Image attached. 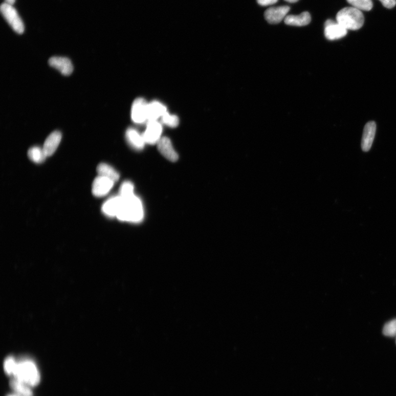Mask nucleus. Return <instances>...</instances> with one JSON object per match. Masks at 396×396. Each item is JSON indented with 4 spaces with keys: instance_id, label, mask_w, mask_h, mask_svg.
Returning <instances> with one entry per match:
<instances>
[{
    "instance_id": "nucleus-1",
    "label": "nucleus",
    "mask_w": 396,
    "mask_h": 396,
    "mask_svg": "<svg viewBox=\"0 0 396 396\" xmlns=\"http://www.w3.org/2000/svg\"><path fill=\"white\" fill-rule=\"evenodd\" d=\"M116 217L122 222L138 223L142 221L143 209L141 200L135 195L123 199L122 207Z\"/></svg>"
},
{
    "instance_id": "nucleus-2",
    "label": "nucleus",
    "mask_w": 396,
    "mask_h": 396,
    "mask_svg": "<svg viewBox=\"0 0 396 396\" xmlns=\"http://www.w3.org/2000/svg\"><path fill=\"white\" fill-rule=\"evenodd\" d=\"M12 375L29 386H35L39 383V372L34 363L30 360L17 362Z\"/></svg>"
},
{
    "instance_id": "nucleus-3",
    "label": "nucleus",
    "mask_w": 396,
    "mask_h": 396,
    "mask_svg": "<svg viewBox=\"0 0 396 396\" xmlns=\"http://www.w3.org/2000/svg\"><path fill=\"white\" fill-rule=\"evenodd\" d=\"M336 21L347 30L356 31L364 23V17L361 11L355 7H345L336 15Z\"/></svg>"
},
{
    "instance_id": "nucleus-4",
    "label": "nucleus",
    "mask_w": 396,
    "mask_h": 396,
    "mask_svg": "<svg viewBox=\"0 0 396 396\" xmlns=\"http://www.w3.org/2000/svg\"><path fill=\"white\" fill-rule=\"evenodd\" d=\"M3 16L11 26L13 30L19 34L25 32V25L16 9L12 5L3 3L0 7Z\"/></svg>"
},
{
    "instance_id": "nucleus-5",
    "label": "nucleus",
    "mask_w": 396,
    "mask_h": 396,
    "mask_svg": "<svg viewBox=\"0 0 396 396\" xmlns=\"http://www.w3.org/2000/svg\"><path fill=\"white\" fill-rule=\"evenodd\" d=\"M163 127L158 121H148L146 130L142 135L145 144H157L162 134Z\"/></svg>"
},
{
    "instance_id": "nucleus-6",
    "label": "nucleus",
    "mask_w": 396,
    "mask_h": 396,
    "mask_svg": "<svg viewBox=\"0 0 396 396\" xmlns=\"http://www.w3.org/2000/svg\"><path fill=\"white\" fill-rule=\"evenodd\" d=\"M148 104L143 98L137 99L132 105L131 110V120L135 123L142 124L147 119V108Z\"/></svg>"
},
{
    "instance_id": "nucleus-7",
    "label": "nucleus",
    "mask_w": 396,
    "mask_h": 396,
    "mask_svg": "<svg viewBox=\"0 0 396 396\" xmlns=\"http://www.w3.org/2000/svg\"><path fill=\"white\" fill-rule=\"evenodd\" d=\"M325 37L329 40L341 39L347 34L346 29L332 19H328L325 24Z\"/></svg>"
},
{
    "instance_id": "nucleus-8",
    "label": "nucleus",
    "mask_w": 396,
    "mask_h": 396,
    "mask_svg": "<svg viewBox=\"0 0 396 396\" xmlns=\"http://www.w3.org/2000/svg\"><path fill=\"white\" fill-rule=\"evenodd\" d=\"M290 10V7L288 6L271 7L264 13V17L270 24H279L287 16Z\"/></svg>"
},
{
    "instance_id": "nucleus-9",
    "label": "nucleus",
    "mask_w": 396,
    "mask_h": 396,
    "mask_svg": "<svg viewBox=\"0 0 396 396\" xmlns=\"http://www.w3.org/2000/svg\"><path fill=\"white\" fill-rule=\"evenodd\" d=\"M115 182L106 178L99 175L93 183L92 192L94 196L102 197L106 195L114 186Z\"/></svg>"
},
{
    "instance_id": "nucleus-10",
    "label": "nucleus",
    "mask_w": 396,
    "mask_h": 396,
    "mask_svg": "<svg viewBox=\"0 0 396 396\" xmlns=\"http://www.w3.org/2000/svg\"><path fill=\"white\" fill-rule=\"evenodd\" d=\"M49 63L51 67L60 72L64 76H69L73 71V64L67 57L54 56L51 57Z\"/></svg>"
},
{
    "instance_id": "nucleus-11",
    "label": "nucleus",
    "mask_w": 396,
    "mask_h": 396,
    "mask_svg": "<svg viewBox=\"0 0 396 396\" xmlns=\"http://www.w3.org/2000/svg\"><path fill=\"white\" fill-rule=\"evenodd\" d=\"M159 152L167 160L175 162L179 159L178 154L173 147L170 139L164 137L160 139L157 144Z\"/></svg>"
},
{
    "instance_id": "nucleus-12",
    "label": "nucleus",
    "mask_w": 396,
    "mask_h": 396,
    "mask_svg": "<svg viewBox=\"0 0 396 396\" xmlns=\"http://www.w3.org/2000/svg\"><path fill=\"white\" fill-rule=\"evenodd\" d=\"M377 124L375 122L370 121L365 124L362 139V148L363 151L370 150L375 138Z\"/></svg>"
},
{
    "instance_id": "nucleus-13",
    "label": "nucleus",
    "mask_w": 396,
    "mask_h": 396,
    "mask_svg": "<svg viewBox=\"0 0 396 396\" xmlns=\"http://www.w3.org/2000/svg\"><path fill=\"white\" fill-rule=\"evenodd\" d=\"M61 138L60 131H53L47 138L42 148L48 157L53 155L60 143Z\"/></svg>"
},
{
    "instance_id": "nucleus-14",
    "label": "nucleus",
    "mask_w": 396,
    "mask_h": 396,
    "mask_svg": "<svg viewBox=\"0 0 396 396\" xmlns=\"http://www.w3.org/2000/svg\"><path fill=\"white\" fill-rule=\"evenodd\" d=\"M122 204L123 199L120 195L114 196L110 198L102 205V210L108 216L116 217Z\"/></svg>"
},
{
    "instance_id": "nucleus-15",
    "label": "nucleus",
    "mask_w": 396,
    "mask_h": 396,
    "mask_svg": "<svg viewBox=\"0 0 396 396\" xmlns=\"http://www.w3.org/2000/svg\"><path fill=\"white\" fill-rule=\"evenodd\" d=\"M167 112L166 107L159 101H152L148 105V121H158Z\"/></svg>"
},
{
    "instance_id": "nucleus-16",
    "label": "nucleus",
    "mask_w": 396,
    "mask_h": 396,
    "mask_svg": "<svg viewBox=\"0 0 396 396\" xmlns=\"http://www.w3.org/2000/svg\"><path fill=\"white\" fill-rule=\"evenodd\" d=\"M126 138L128 143L136 150H142L145 144L142 135L132 128L128 129L126 133Z\"/></svg>"
},
{
    "instance_id": "nucleus-17",
    "label": "nucleus",
    "mask_w": 396,
    "mask_h": 396,
    "mask_svg": "<svg viewBox=\"0 0 396 396\" xmlns=\"http://www.w3.org/2000/svg\"><path fill=\"white\" fill-rule=\"evenodd\" d=\"M285 25L293 26L302 27L310 24L311 16L309 12H304L299 15H289L284 19Z\"/></svg>"
},
{
    "instance_id": "nucleus-18",
    "label": "nucleus",
    "mask_w": 396,
    "mask_h": 396,
    "mask_svg": "<svg viewBox=\"0 0 396 396\" xmlns=\"http://www.w3.org/2000/svg\"><path fill=\"white\" fill-rule=\"evenodd\" d=\"M97 171L99 175L112 180L114 182H117L120 178V175L114 168L106 164L101 163L97 167Z\"/></svg>"
},
{
    "instance_id": "nucleus-19",
    "label": "nucleus",
    "mask_w": 396,
    "mask_h": 396,
    "mask_svg": "<svg viewBox=\"0 0 396 396\" xmlns=\"http://www.w3.org/2000/svg\"><path fill=\"white\" fill-rule=\"evenodd\" d=\"M28 156L34 163L41 164L46 160L48 157L43 148L39 146H33L29 149L28 152Z\"/></svg>"
},
{
    "instance_id": "nucleus-20",
    "label": "nucleus",
    "mask_w": 396,
    "mask_h": 396,
    "mask_svg": "<svg viewBox=\"0 0 396 396\" xmlns=\"http://www.w3.org/2000/svg\"><path fill=\"white\" fill-rule=\"evenodd\" d=\"M10 385L12 389L21 396H32V392L29 385L16 378L11 381Z\"/></svg>"
},
{
    "instance_id": "nucleus-21",
    "label": "nucleus",
    "mask_w": 396,
    "mask_h": 396,
    "mask_svg": "<svg viewBox=\"0 0 396 396\" xmlns=\"http://www.w3.org/2000/svg\"><path fill=\"white\" fill-rule=\"evenodd\" d=\"M355 8L360 11H370L373 6L371 0H347Z\"/></svg>"
},
{
    "instance_id": "nucleus-22",
    "label": "nucleus",
    "mask_w": 396,
    "mask_h": 396,
    "mask_svg": "<svg viewBox=\"0 0 396 396\" xmlns=\"http://www.w3.org/2000/svg\"><path fill=\"white\" fill-rule=\"evenodd\" d=\"M134 195V186L133 184L129 181L124 182L120 188V196L123 199H127V198Z\"/></svg>"
},
{
    "instance_id": "nucleus-23",
    "label": "nucleus",
    "mask_w": 396,
    "mask_h": 396,
    "mask_svg": "<svg viewBox=\"0 0 396 396\" xmlns=\"http://www.w3.org/2000/svg\"><path fill=\"white\" fill-rule=\"evenodd\" d=\"M161 120L166 126L171 128L178 127L179 124L178 117L175 115H171L167 112L161 117Z\"/></svg>"
},
{
    "instance_id": "nucleus-24",
    "label": "nucleus",
    "mask_w": 396,
    "mask_h": 396,
    "mask_svg": "<svg viewBox=\"0 0 396 396\" xmlns=\"http://www.w3.org/2000/svg\"><path fill=\"white\" fill-rule=\"evenodd\" d=\"M383 334L388 337H396V319L385 324L383 328Z\"/></svg>"
},
{
    "instance_id": "nucleus-25",
    "label": "nucleus",
    "mask_w": 396,
    "mask_h": 396,
    "mask_svg": "<svg viewBox=\"0 0 396 396\" xmlns=\"http://www.w3.org/2000/svg\"><path fill=\"white\" fill-rule=\"evenodd\" d=\"M387 9H392L396 5V0H379Z\"/></svg>"
},
{
    "instance_id": "nucleus-26",
    "label": "nucleus",
    "mask_w": 396,
    "mask_h": 396,
    "mask_svg": "<svg viewBox=\"0 0 396 396\" xmlns=\"http://www.w3.org/2000/svg\"><path fill=\"white\" fill-rule=\"evenodd\" d=\"M259 5L262 6H267L276 4L278 0H256Z\"/></svg>"
},
{
    "instance_id": "nucleus-27",
    "label": "nucleus",
    "mask_w": 396,
    "mask_h": 396,
    "mask_svg": "<svg viewBox=\"0 0 396 396\" xmlns=\"http://www.w3.org/2000/svg\"><path fill=\"white\" fill-rule=\"evenodd\" d=\"M15 2L16 0H5V3L13 5Z\"/></svg>"
},
{
    "instance_id": "nucleus-28",
    "label": "nucleus",
    "mask_w": 396,
    "mask_h": 396,
    "mask_svg": "<svg viewBox=\"0 0 396 396\" xmlns=\"http://www.w3.org/2000/svg\"><path fill=\"white\" fill-rule=\"evenodd\" d=\"M284 1L290 3H295L299 1V0H284Z\"/></svg>"
},
{
    "instance_id": "nucleus-29",
    "label": "nucleus",
    "mask_w": 396,
    "mask_h": 396,
    "mask_svg": "<svg viewBox=\"0 0 396 396\" xmlns=\"http://www.w3.org/2000/svg\"><path fill=\"white\" fill-rule=\"evenodd\" d=\"M11 396H16V395H11Z\"/></svg>"
},
{
    "instance_id": "nucleus-30",
    "label": "nucleus",
    "mask_w": 396,
    "mask_h": 396,
    "mask_svg": "<svg viewBox=\"0 0 396 396\" xmlns=\"http://www.w3.org/2000/svg\"><path fill=\"white\" fill-rule=\"evenodd\" d=\"M395 342H396V341H395Z\"/></svg>"
}]
</instances>
